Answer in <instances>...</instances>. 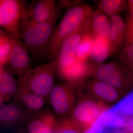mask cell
Wrapping results in <instances>:
<instances>
[{"mask_svg":"<svg viewBox=\"0 0 133 133\" xmlns=\"http://www.w3.org/2000/svg\"><path fill=\"white\" fill-rule=\"evenodd\" d=\"M96 65L88 61L82 63L76 61L70 66L57 69V72L61 78L80 90L86 79L93 76Z\"/></svg>","mask_w":133,"mask_h":133,"instance_id":"9","label":"cell"},{"mask_svg":"<svg viewBox=\"0 0 133 133\" xmlns=\"http://www.w3.org/2000/svg\"><path fill=\"white\" fill-rule=\"evenodd\" d=\"M15 36L9 34L0 36V65L8 63Z\"/></svg>","mask_w":133,"mask_h":133,"instance_id":"24","label":"cell"},{"mask_svg":"<svg viewBox=\"0 0 133 133\" xmlns=\"http://www.w3.org/2000/svg\"><path fill=\"white\" fill-rule=\"evenodd\" d=\"M4 35V34H3V33L2 31H1V30H0V36H1L2 35Z\"/></svg>","mask_w":133,"mask_h":133,"instance_id":"34","label":"cell"},{"mask_svg":"<svg viewBox=\"0 0 133 133\" xmlns=\"http://www.w3.org/2000/svg\"><path fill=\"white\" fill-rule=\"evenodd\" d=\"M86 31L94 37H108L110 31V19L105 14L97 9L93 11L84 24Z\"/></svg>","mask_w":133,"mask_h":133,"instance_id":"13","label":"cell"},{"mask_svg":"<svg viewBox=\"0 0 133 133\" xmlns=\"http://www.w3.org/2000/svg\"><path fill=\"white\" fill-rule=\"evenodd\" d=\"M57 66L56 59L31 69L19 81V86L45 98L54 87Z\"/></svg>","mask_w":133,"mask_h":133,"instance_id":"3","label":"cell"},{"mask_svg":"<svg viewBox=\"0 0 133 133\" xmlns=\"http://www.w3.org/2000/svg\"><path fill=\"white\" fill-rule=\"evenodd\" d=\"M58 18L27 26L21 30L20 38L34 57H45Z\"/></svg>","mask_w":133,"mask_h":133,"instance_id":"2","label":"cell"},{"mask_svg":"<svg viewBox=\"0 0 133 133\" xmlns=\"http://www.w3.org/2000/svg\"><path fill=\"white\" fill-rule=\"evenodd\" d=\"M4 99L3 97L0 94V106L2 105L3 102L4 100Z\"/></svg>","mask_w":133,"mask_h":133,"instance_id":"32","label":"cell"},{"mask_svg":"<svg viewBox=\"0 0 133 133\" xmlns=\"http://www.w3.org/2000/svg\"><path fill=\"white\" fill-rule=\"evenodd\" d=\"M72 112L71 118L83 132L90 127L109 107L98 101L88 93L80 94Z\"/></svg>","mask_w":133,"mask_h":133,"instance_id":"5","label":"cell"},{"mask_svg":"<svg viewBox=\"0 0 133 133\" xmlns=\"http://www.w3.org/2000/svg\"><path fill=\"white\" fill-rule=\"evenodd\" d=\"M84 32V24L63 43L57 58L58 61L57 69L68 67L76 61L77 47Z\"/></svg>","mask_w":133,"mask_h":133,"instance_id":"12","label":"cell"},{"mask_svg":"<svg viewBox=\"0 0 133 133\" xmlns=\"http://www.w3.org/2000/svg\"><path fill=\"white\" fill-rule=\"evenodd\" d=\"M86 88L88 94L109 107L116 104L124 94L109 83L96 79L86 84Z\"/></svg>","mask_w":133,"mask_h":133,"instance_id":"10","label":"cell"},{"mask_svg":"<svg viewBox=\"0 0 133 133\" xmlns=\"http://www.w3.org/2000/svg\"><path fill=\"white\" fill-rule=\"evenodd\" d=\"M97 120L109 130L124 128L127 122L125 118L112 107L102 112Z\"/></svg>","mask_w":133,"mask_h":133,"instance_id":"19","label":"cell"},{"mask_svg":"<svg viewBox=\"0 0 133 133\" xmlns=\"http://www.w3.org/2000/svg\"><path fill=\"white\" fill-rule=\"evenodd\" d=\"M76 90L74 85L69 83L54 85L49 97L52 109L59 116L66 118L71 114L76 104Z\"/></svg>","mask_w":133,"mask_h":133,"instance_id":"8","label":"cell"},{"mask_svg":"<svg viewBox=\"0 0 133 133\" xmlns=\"http://www.w3.org/2000/svg\"><path fill=\"white\" fill-rule=\"evenodd\" d=\"M124 129L127 133H133V116L127 121Z\"/></svg>","mask_w":133,"mask_h":133,"instance_id":"29","label":"cell"},{"mask_svg":"<svg viewBox=\"0 0 133 133\" xmlns=\"http://www.w3.org/2000/svg\"><path fill=\"white\" fill-rule=\"evenodd\" d=\"M109 133H127L125 131V129H113L110 131Z\"/></svg>","mask_w":133,"mask_h":133,"instance_id":"30","label":"cell"},{"mask_svg":"<svg viewBox=\"0 0 133 133\" xmlns=\"http://www.w3.org/2000/svg\"><path fill=\"white\" fill-rule=\"evenodd\" d=\"M55 0H36L27 3L21 22V30L27 26L58 18L61 8L64 6L62 3L57 6Z\"/></svg>","mask_w":133,"mask_h":133,"instance_id":"6","label":"cell"},{"mask_svg":"<svg viewBox=\"0 0 133 133\" xmlns=\"http://www.w3.org/2000/svg\"><path fill=\"white\" fill-rule=\"evenodd\" d=\"M109 130L105 128L97 120L83 133H109Z\"/></svg>","mask_w":133,"mask_h":133,"instance_id":"28","label":"cell"},{"mask_svg":"<svg viewBox=\"0 0 133 133\" xmlns=\"http://www.w3.org/2000/svg\"><path fill=\"white\" fill-rule=\"evenodd\" d=\"M30 112L19 105H2L0 106V122L6 124L21 123L26 120Z\"/></svg>","mask_w":133,"mask_h":133,"instance_id":"17","label":"cell"},{"mask_svg":"<svg viewBox=\"0 0 133 133\" xmlns=\"http://www.w3.org/2000/svg\"><path fill=\"white\" fill-rule=\"evenodd\" d=\"M93 77L113 85L123 94L133 88V73L118 62L102 63L95 66Z\"/></svg>","mask_w":133,"mask_h":133,"instance_id":"4","label":"cell"},{"mask_svg":"<svg viewBox=\"0 0 133 133\" xmlns=\"http://www.w3.org/2000/svg\"><path fill=\"white\" fill-rule=\"evenodd\" d=\"M128 10V15L126 23L127 28L125 42L133 39V9Z\"/></svg>","mask_w":133,"mask_h":133,"instance_id":"27","label":"cell"},{"mask_svg":"<svg viewBox=\"0 0 133 133\" xmlns=\"http://www.w3.org/2000/svg\"><path fill=\"white\" fill-rule=\"evenodd\" d=\"M19 105L29 111H38L44 106L45 98L19 86L16 93Z\"/></svg>","mask_w":133,"mask_h":133,"instance_id":"15","label":"cell"},{"mask_svg":"<svg viewBox=\"0 0 133 133\" xmlns=\"http://www.w3.org/2000/svg\"><path fill=\"white\" fill-rule=\"evenodd\" d=\"M55 133H83V129L71 118L63 119L54 129Z\"/></svg>","mask_w":133,"mask_h":133,"instance_id":"25","label":"cell"},{"mask_svg":"<svg viewBox=\"0 0 133 133\" xmlns=\"http://www.w3.org/2000/svg\"><path fill=\"white\" fill-rule=\"evenodd\" d=\"M17 90L16 81L14 77L4 70L0 78V94L4 99H8L16 93Z\"/></svg>","mask_w":133,"mask_h":133,"instance_id":"21","label":"cell"},{"mask_svg":"<svg viewBox=\"0 0 133 133\" xmlns=\"http://www.w3.org/2000/svg\"><path fill=\"white\" fill-rule=\"evenodd\" d=\"M128 10L133 9V0H130L128 2Z\"/></svg>","mask_w":133,"mask_h":133,"instance_id":"31","label":"cell"},{"mask_svg":"<svg viewBox=\"0 0 133 133\" xmlns=\"http://www.w3.org/2000/svg\"><path fill=\"white\" fill-rule=\"evenodd\" d=\"M2 66L0 65V78H1L3 72V71H4V70L3 69Z\"/></svg>","mask_w":133,"mask_h":133,"instance_id":"33","label":"cell"},{"mask_svg":"<svg viewBox=\"0 0 133 133\" xmlns=\"http://www.w3.org/2000/svg\"><path fill=\"white\" fill-rule=\"evenodd\" d=\"M27 4L22 0H0V27L20 38L21 24Z\"/></svg>","mask_w":133,"mask_h":133,"instance_id":"7","label":"cell"},{"mask_svg":"<svg viewBox=\"0 0 133 133\" xmlns=\"http://www.w3.org/2000/svg\"><path fill=\"white\" fill-rule=\"evenodd\" d=\"M110 31L108 37L111 48V56L115 54L121 48L125 41L126 23L118 15L110 17Z\"/></svg>","mask_w":133,"mask_h":133,"instance_id":"14","label":"cell"},{"mask_svg":"<svg viewBox=\"0 0 133 133\" xmlns=\"http://www.w3.org/2000/svg\"><path fill=\"white\" fill-rule=\"evenodd\" d=\"M92 12L90 6L84 3L77 2L68 6L61 21L55 27L45 57L51 61L56 59L64 41L83 26Z\"/></svg>","mask_w":133,"mask_h":133,"instance_id":"1","label":"cell"},{"mask_svg":"<svg viewBox=\"0 0 133 133\" xmlns=\"http://www.w3.org/2000/svg\"><path fill=\"white\" fill-rule=\"evenodd\" d=\"M112 107L125 118L133 116V91L121 99Z\"/></svg>","mask_w":133,"mask_h":133,"instance_id":"23","label":"cell"},{"mask_svg":"<svg viewBox=\"0 0 133 133\" xmlns=\"http://www.w3.org/2000/svg\"><path fill=\"white\" fill-rule=\"evenodd\" d=\"M94 38V37L86 31L85 29L84 33L77 47L76 61L82 63L88 61L90 56Z\"/></svg>","mask_w":133,"mask_h":133,"instance_id":"20","label":"cell"},{"mask_svg":"<svg viewBox=\"0 0 133 133\" xmlns=\"http://www.w3.org/2000/svg\"><path fill=\"white\" fill-rule=\"evenodd\" d=\"M29 124V133H49L54 131L57 122L50 112H45L33 118Z\"/></svg>","mask_w":133,"mask_h":133,"instance_id":"16","label":"cell"},{"mask_svg":"<svg viewBox=\"0 0 133 133\" xmlns=\"http://www.w3.org/2000/svg\"><path fill=\"white\" fill-rule=\"evenodd\" d=\"M111 56V48L107 37H94L90 56L91 63L96 65L103 62Z\"/></svg>","mask_w":133,"mask_h":133,"instance_id":"18","label":"cell"},{"mask_svg":"<svg viewBox=\"0 0 133 133\" xmlns=\"http://www.w3.org/2000/svg\"><path fill=\"white\" fill-rule=\"evenodd\" d=\"M8 63L19 81L31 70L29 53L21 39L15 37Z\"/></svg>","mask_w":133,"mask_h":133,"instance_id":"11","label":"cell"},{"mask_svg":"<svg viewBox=\"0 0 133 133\" xmlns=\"http://www.w3.org/2000/svg\"><path fill=\"white\" fill-rule=\"evenodd\" d=\"M119 58L123 65L133 73V39L125 42V45Z\"/></svg>","mask_w":133,"mask_h":133,"instance_id":"26","label":"cell"},{"mask_svg":"<svg viewBox=\"0 0 133 133\" xmlns=\"http://www.w3.org/2000/svg\"><path fill=\"white\" fill-rule=\"evenodd\" d=\"M98 10L109 17L118 15L125 8L123 0H102L98 2Z\"/></svg>","mask_w":133,"mask_h":133,"instance_id":"22","label":"cell"}]
</instances>
